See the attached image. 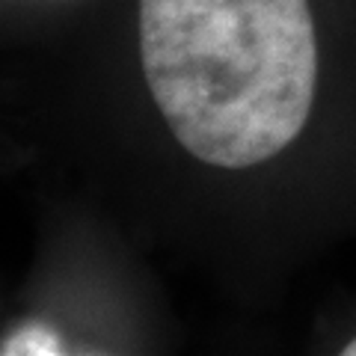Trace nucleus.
I'll list each match as a JSON object with an SVG mask.
<instances>
[{
	"label": "nucleus",
	"mask_w": 356,
	"mask_h": 356,
	"mask_svg": "<svg viewBox=\"0 0 356 356\" xmlns=\"http://www.w3.org/2000/svg\"><path fill=\"white\" fill-rule=\"evenodd\" d=\"M344 356H356V339H350L348 344H344V350H341Z\"/></svg>",
	"instance_id": "nucleus-3"
},
{
	"label": "nucleus",
	"mask_w": 356,
	"mask_h": 356,
	"mask_svg": "<svg viewBox=\"0 0 356 356\" xmlns=\"http://www.w3.org/2000/svg\"><path fill=\"white\" fill-rule=\"evenodd\" d=\"M3 353L6 356H21V353H63V341L54 336L48 327L27 324V327H21L15 336L6 339Z\"/></svg>",
	"instance_id": "nucleus-2"
},
{
	"label": "nucleus",
	"mask_w": 356,
	"mask_h": 356,
	"mask_svg": "<svg viewBox=\"0 0 356 356\" xmlns=\"http://www.w3.org/2000/svg\"><path fill=\"white\" fill-rule=\"evenodd\" d=\"M140 60L172 137L220 170L276 158L315 104L309 0H140Z\"/></svg>",
	"instance_id": "nucleus-1"
}]
</instances>
